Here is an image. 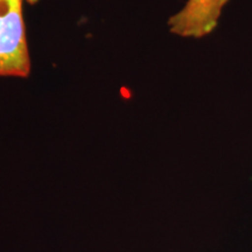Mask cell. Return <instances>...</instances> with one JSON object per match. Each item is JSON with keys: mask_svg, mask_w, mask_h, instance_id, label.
Returning a JSON list of instances; mask_svg holds the SVG:
<instances>
[{"mask_svg": "<svg viewBox=\"0 0 252 252\" xmlns=\"http://www.w3.org/2000/svg\"><path fill=\"white\" fill-rule=\"evenodd\" d=\"M229 0H187L178 13L168 19L169 32L181 37L201 39L213 33Z\"/></svg>", "mask_w": 252, "mask_h": 252, "instance_id": "obj_2", "label": "cell"}, {"mask_svg": "<svg viewBox=\"0 0 252 252\" xmlns=\"http://www.w3.org/2000/svg\"><path fill=\"white\" fill-rule=\"evenodd\" d=\"M37 1H39V0H24V2H27V4L30 5H35Z\"/></svg>", "mask_w": 252, "mask_h": 252, "instance_id": "obj_3", "label": "cell"}, {"mask_svg": "<svg viewBox=\"0 0 252 252\" xmlns=\"http://www.w3.org/2000/svg\"><path fill=\"white\" fill-rule=\"evenodd\" d=\"M23 5L24 0H0V77L27 78L31 74Z\"/></svg>", "mask_w": 252, "mask_h": 252, "instance_id": "obj_1", "label": "cell"}]
</instances>
